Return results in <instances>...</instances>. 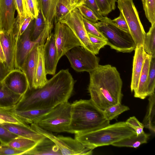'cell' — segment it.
Instances as JSON below:
<instances>
[{"label":"cell","mask_w":155,"mask_h":155,"mask_svg":"<svg viewBox=\"0 0 155 155\" xmlns=\"http://www.w3.org/2000/svg\"><path fill=\"white\" fill-rule=\"evenodd\" d=\"M75 81L68 69H62L42 87L28 90L15 109L18 110L53 108L68 101Z\"/></svg>","instance_id":"obj_1"},{"label":"cell","mask_w":155,"mask_h":155,"mask_svg":"<svg viewBox=\"0 0 155 155\" xmlns=\"http://www.w3.org/2000/svg\"><path fill=\"white\" fill-rule=\"evenodd\" d=\"M89 73L88 91L91 99L100 110L121 103L123 82L117 68L110 64L99 65Z\"/></svg>","instance_id":"obj_2"},{"label":"cell","mask_w":155,"mask_h":155,"mask_svg":"<svg viewBox=\"0 0 155 155\" xmlns=\"http://www.w3.org/2000/svg\"><path fill=\"white\" fill-rule=\"evenodd\" d=\"M110 122L103 111L91 99H81L71 104V121L67 132L75 134L86 132L107 125Z\"/></svg>","instance_id":"obj_3"},{"label":"cell","mask_w":155,"mask_h":155,"mask_svg":"<svg viewBox=\"0 0 155 155\" xmlns=\"http://www.w3.org/2000/svg\"><path fill=\"white\" fill-rule=\"evenodd\" d=\"M136 134L125 122L120 121L90 131L75 134V138L84 147L93 150L98 147L112 145Z\"/></svg>","instance_id":"obj_4"},{"label":"cell","mask_w":155,"mask_h":155,"mask_svg":"<svg viewBox=\"0 0 155 155\" xmlns=\"http://www.w3.org/2000/svg\"><path fill=\"white\" fill-rule=\"evenodd\" d=\"M99 21L94 24L106 39L107 45L123 53H129L134 50L136 45L129 32L119 28L106 16H103Z\"/></svg>","instance_id":"obj_5"},{"label":"cell","mask_w":155,"mask_h":155,"mask_svg":"<svg viewBox=\"0 0 155 155\" xmlns=\"http://www.w3.org/2000/svg\"><path fill=\"white\" fill-rule=\"evenodd\" d=\"M71 104L68 101L53 107L36 123L43 129L51 132H67L71 119Z\"/></svg>","instance_id":"obj_6"},{"label":"cell","mask_w":155,"mask_h":155,"mask_svg":"<svg viewBox=\"0 0 155 155\" xmlns=\"http://www.w3.org/2000/svg\"><path fill=\"white\" fill-rule=\"evenodd\" d=\"M22 21L21 18L17 16L12 29L9 32L0 30V40L5 58L3 64L8 73L16 68V56L17 43L20 35Z\"/></svg>","instance_id":"obj_7"},{"label":"cell","mask_w":155,"mask_h":155,"mask_svg":"<svg viewBox=\"0 0 155 155\" xmlns=\"http://www.w3.org/2000/svg\"><path fill=\"white\" fill-rule=\"evenodd\" d=\"M117 7L127 25L136 46L143 45L146 33L133 0H117Z\"/></svg>","instance_id":"obj_8"},{"label":"cell","mask_w":155,"mask_h":155,"mask_svg":"<svg viewBox=\"0 0 155 155\" xmlns=\"http://www.w3.org/2000/svg\"><path fill=\"white\" fill-rule=\"evenodd\" d=\"M31 127L34 130L51 140L59 148L62 155H90L93 150L84 147L75 138L63 136H56L52 132L45 130L35 124Z\"/></svg>","instance_id":"obj_9"},{"label":"cell","mask_w":155,"mask_h":155,"mask_svg":"<svg viewBox=\"0 0 155 155\" xmlns=\"http://www.w3.org/2000/svg\"><path fill=\"white\" fill-rule=\"evenodd\" d=\"M65 55L71 67L77 72H89L99 65V58L82 46L74 47L67 52Z\"/></svg>","instance_id":"obj_10"},{"label":"cell","mask_w":155,"mask_h":155,"mask_svg":"<svg viewBox=\"0 0 155 155\" xmlns=\"http://www.w3.org/2000/svg\"><path fill=\"white\" fill-rule=\"evenodd\" d=\"M83 17L76 7L60 19L59 21L67 25L81 43L82 47L94 54L99 51L91 42L84 27Z\"/></svg>","instance_id":"obj_11"},{"label":"cell","mask_w":155,"mask_h":155,"mask_svg":"<svg viewBox=\"0 0 155 155\" xmlns=\"http://www.w3.org/2000/svg\"><path fill=\"white\" fill-rule=\"evenodd\" d=\"M54 34L58 58H60L74 47L82 46L79 40L66 24L55 22Z\"/></svg>","instance_id":"obj_12"},{"label":"cell","mask_w":155,"mask_h":155,"mask_svg":"<svg viewBox=\"0 0 155 155\" xmlns=\"http://www.w3.org/2000/svg\"><path fill=\"white\" fill-rule=\"evenodd\" d=\"M35 19H33L28 27L21 35L18 40L16 49V68L22 70L26 59L34 46L37 44L45 42L48 36L42 33L40 38L36 41H32L31 36Z\"/></svg>","instance_id":"obj_13"},{"label":"cell","mask_w":155,"mask_h":155,"mask_svg":"<svg viewBox=\"0 0 155 155\" xmlns=\"http://www.w3.org/2000/svg\"><path fill=\"white\" fill-rule=\"evenodd\" d=\"M16 94L24 96L29 88L26 76L21 70L16 68L8 72L0 82Z\"/></svg>","instance_id":"obj_14"},{"label":"cell","mask_w":155,"mask_h":155,"mask_svg":"<svg viewBox=\"0 0 155 155\" xmlns=\"http://www.w3.org/2000/svg\"><path fill=\"white\" fill-rule=\"evenodd\" d=\"M43 53L46 73L54 75L59 60L54 33L51 32L46 39L43 45Z\"/></svg>","instance_id":"obj_15"},{"label":"cell","mask_w":155,"mask_h":155,"mask_svg":"<svg viewBox=\"0 0 155 155\" xmlns=\"http://www.w3.org/2000/svg\"><path fill=\"white\" fill-rule=\"evenodd\" d=\"M14 0H0V30L11 31L15 21Z\"/></svg>","instance_id":"obj_16"},{"label":"cell","mask_w":155,"mask_h":155,"mask_svg":"<svg viewBox=\"0 0 155 155\" xmlns=\"http://www.w3.org/2000/svg\"><path fill=\"white\" fill-rule=\"evenodd\" d=\"M134 51L130 86L131 92H134L137 88L144 60L147 54L143 45L136 46Z\"/></svg>","instance_id":"obj_17"},{"label":"cell","mask_w":155,"mask_h":155,"mask_svg":"<svg viewBox=\"0 0 155 155\" xmlns=\"http://www.w3.org/2000/svg\"><path fill=\"white\" fill-rule=\"evenodd\" d=\"M0 124L11 132L18 136L32 140L37 143L45 137L29 125L25 126L16 124L8 123Z\"/></svg>","instance_id":"obj_18"},{"label":"cell","mask_w":155,"mask_h":155,"mask_svg":"<svg viewBox=\"0 0 155 155\" xmlns=\"http://www.w3.org/2000/svg\"><path fill=\"white\" fill-rule=\"evenodd\" d=\"M36 44L28 55L22 70L25 73L29 86V89H32L38 59V43Z\"/></svg>","instance_id":"obj_19"},{"label":"cell","mask_w":155,"mask_h":155,"mask_svg":"<svg viewBox=\"0 0 155 155\" xmlns=\"http://www.w3.org/2000/svg\"><path fill=\"white\" fill-rule=\"evenodd\" d=\"M23 155H61L58 146L50 139L45 137L38 142L35 146Z\"/></svg>","instance_id":"obj_20"},{"label":"cell","mask_w":155,"mask_h":155,"mask_svg":"<svg viewBox=\"0 0 155 155\" xmlns=\"http://www.w3.org/2000/svg\"><path fill=\"white\" fill-rule=\"evenodd\" d=\"M45 42L38 43V61L32 89H37L42 87L48 81L44 57L43 45Z\"/></svg>","instance_id":"obj_21"},{"label":"cell","mask_w":155,"mask_h":155,"mask_svg":"<svg viewBox=\"0 0 155 155\" xmlns=\"http://www.w3.org/2000/svg\"><path fill=\"white\" fill-rule=\"evenodd\" d=\"M151 58V56L147 54L144 60L137 88L134 92V96L136 98L144 99L148 97L147 89V82Z\"/></svg>","instance_id":"obj_22"},{"label":"cell","mask_w":155,"mask_h":155,"mask_svg":"<svg viewBox=\"0 0 155 155\" xmlns=\"http://www.w3.org/2000/svg\"><path fill=\"white\" fill-rule=\"evenodd\" d=\"M52 108L43 109H30L18 110L15 108L13 114L25 123H36L44 115L50 111Z\"/></svg>","instance_id":"obj_23"},{"label":"cell","mask_w":155,"mask_h":155,"mask_svg":"<svg viewBox=\"0 0 155 155\" xmlns=\"http://www.w3.org/2000/svg\"><path fill=\"white\" fill-rule=\"evenodd\" d=\"M23 96L13 93L0 83V107H15Z\"/></svg>","instance_id":"obj_24"},{"label":"cell","mask_w":155,"mask_h":155,"mask_svg":"<svg viewBox=\"0 0 155 155\" xmlns=\"http://www.w3.org/2000/svg\"><path fill=\"white\" fill-rule=\"evenodd\" d=\"M45 21L49 25L53 24L55 16L57 0H37Z\"/></svg>","instance_id":"obj_25"},{"label":"cell","mask_w":155,"mask_h":155,"mask_svg":"<svg viewBox=\"0 0 155 155\" xmlns=\"http://www.w3.org/2000/svg\"><path fill=\"white\" fill-rule=\"evenodd\" d=\"M150 134L144 131L140 134H135L113 143L112 145L117 147H127L137 148L143 144L147 143Z\"/></svg>","instance_id":"obj_26"},{"label":"cell","mask_w":155,"mask_h":155,"mask_svg":"<svg viewBox=\"0 0 155 155\" xmlns=\"http://www.w3.org/2000/svg\"><path fill=\"white\" fill-rule=\"evenodd\" d=\"M148 104L146 114L142 123L144 128L149 129L154 134L155 133V94L149 96Z\"/></svg>","instance_id":"obj_27"},{"label":"cell","mask_w":155,"mask_h":155,"mask_svg":"<svg viewBox=\"0 0 155 155\" xmlns=\"http://www.w3.org/2000/svg\"><path fill=\"white\" fill-rule=\"evenodd\" d=\"M15 108L0 107V124L13 123L25 126H29L13 114L12 110Z\"/></svg>","instance_id":"obj_28"},{"label":"cell","mask_w":155,"mask_h":155,"mask_svg":"<svg viewBox=\"0 0 155 155\" xmlns=\"http://www.w3.org/2000/svg\"><path fill=\"white\" fill-rule=\"evenodd\" d=\"M37 143L32 140L18 136L12 140L7 144L14 149L23 151L24 153L34 147Z\"/></svg>","instance_id":"obj_29"},{"label":"cell","mask_w":155,"mask_h":155,"mask_svg":"<svg viewBox=\"0 0 155 155\" xmlns=\"http://www.w3.org/2000/svg\"><path fill=\"white\" fill-rule=\"evenodd\" d=\"M145 51L155 58V24L151 25L148 31L146 33L143 45Z\"/></svg>","instance_id":"obj_30"},{"label":"cell","mask_w":155,"mask_h":155,"mask_svg":"<svg viewBox=\"0 0 155 155\" xmlns=\"http://www.w3.org/2000/svg\"><path fill=\"white\" fill-rule=\"evenodd\" d=\"M75 8L72 0H57L55 21H59Z\"/></svg>","instance_id":"obj_31"},{"label":"cell","mask_w":155,"mask_h":155,"mask_svg":"<svg viewBox=\"0 0 155 155\" xmlns=\"http://www.w3.org/2000/svg\"><path fill=\"white\" fill-rule=\"evenodd\" d=\"M48 25L45 21L40 10L36 18L31 33V38L32 41H36L40 38V35L45 28Z\"/></svg>","instance_id":"obj_32"},{"label":"cell","mask_w":155,"mask_h":155,"mask_svg":"<svg viewBox=\"0 0 155 155\" xmlns=\"http://www.w3.org/2000/svg\"><path fill=\"white\" fill-rule=\"evenodd\" d=\"M129 109L128 106L119 103L107 107L103 111L105 118L110 121L116 119L120 114Z\"/></svg>","instance_id":"obj_33"},{"label":"cell","mask_w":155,"mask_h":155,"mask_svg":"<svg viewBox=\"0 0 155 155\" xmlns=\"http://www.w3.org/2000/svg\"><path fill=\"white\" fill-rule=\"evenodd\" d=\"M155 58H151L147 82V89L148 97L155 93Z\"/></svg>","instance_id":"obj_34"},{"label":"cell","mask_w":155,"mask_h":155,"mask_svg":"<svg viewBox=\"0 0 155 155\" xmlns=\"http://www.w3.org/2000/svg\"><path fill=\"white\" fill-rule=\"evenodd\" d=\"M26 17L35 19L38 16L40 7L37 0H23Z\"/></svg>","instance_id":"obj_35"},{"label":"cell","mask_w":155,"mask_h":155,"mask_svg":"<svg viewBox=\"0 0 155 155\" xmlns=\"http://www.w3.org/2000/svg\"><path fill=\"white\" fill-rule=\"evenodd\" d=\"M145 15L151 25L155 24V0H141Z\"/></svg>","instance_id":"obj_36"},{"label":"cell","mask_w":155,"mask_h":155,"mask_svg":"<svg viewBox=\"0 0 155 155\" xmlns=\"http://www.w3.org/2000/svg\"><path fill=\"white\" fill-rule=\"evenodd\" d=\"M103 16H106L116 8L117 0H95Z\"/></svg>","instance_id":"obj_37"},{"label":"cell","mask_w":155,"mask_h":155,"mask_svg":"<svg viewBox=\"0 0 155 155\" xmlns=\"http://www.w3.org/2000/svg\"><path fill=\"white\" fill-rule=\"evenodd\" d=\"M83 19L85 28L87 33H90L107 41L106 38L96 26L94 22L89 21L84 17Z\"/></svg>","instance_id":"obj_38"},{"label":"cell","mask_w":155,"mask_h":155,"mask_svg":"<svg viewBox=\"0 0 155 155\" xmlns=\"http://www.w3.org/2000/svg\"><path fill=\"white\" fill-rule=\"evenodd\" d=\"M127 125L133 129L136 132L137 135H138L143 131L144 126L134 116L130 117L125 122Z\"/></svg>","instance_id":"obj_39"},{"label":"cell","mask_w":155,"mask_h":155,"mask_svg":"<svg viewBox=\"0 0 155 155\" xmlns=\"http://www.w3.org/2000/svg\"><path fill=\"white\" fill-rule=\"evenodd\" d=\"M83 17L91 22L95 23L99 21L98 18L93 12L84 5L77 7Z\"/></svg>","instance_id":"obj_40"},{"label":"cell","mask_w":155,"mask_h":155,"mask_svg":"<svg viewBox=\"0 0 155 155\" xmlns=\"http://www.w3.org/2000/svg\"><path fill=\"white\" fill-rule=\"evenodd\" d=\"M18 137L7 130L0 124V143L1 144H7L10 141Z\"/></svg>","instance_id":"obj_41"},{"label":"cell","mask_w":155,"mask_h":155,"mask_svg":"<svg viewBox=\"0 0 155 155\" xmlns=\"http://www.w3.org/2000/svg\"><path fill=\"white\" fill-rule=\"evenodd\" d=\"M23 151L16 149L7 144H0V155H23Z\"/></svg>","instance_id":"obj_42"},{"label":"cell","mask_w":155,"mask_h":155,"mask_svg":"<svg viewBox=\"0 0 155 155\" xmlns=\"http://www.w3.org/2000/svg\"><path fill=\"white\" fill-rule=\"evenodd\" d=\"M87 34L91 42L99 51L107 45L106 40L90 33Z\"/></svg>","instance_id":"obj_43"},{"label":"cell","mask_w":155,"mask_h":155,"mask_svg":"<svg viewBox=\"0 0 155 155\" xmlns=\"http://www.w3.org/2000/svg\"><path fill=\"white\" fill-rule=\"evenodd\" d=\"M84 5L93 12L99 21L103 16L95 0H86Z\"/></svg>","instance_id":"obj_44"},{"label":"cell","mask_w":155,"mask_h":155,"mask_svg":"<svg viewBox=\"0 0 155 155\" xmlns=\"http://www.w3.org/2000/svg\"><path fill=\"white\" fill-rule=\"evenodd\" d=\"M112 21L119 28L125 31L129 32L127 23L123 15L121 13H120L118 17L112 20Z\"/></svg>","instance_id":"obj_45"},{"label":"cell","mask_w":155,"mask_h":155,"mask_svg":"<svg viewBox=\"0 0 155 155\" xmlns=\"http://www.w3.org/2000/svg\"><path fill=\"white\" fill-rule=\"evenodd\" d=\"M16 10L22 20L26 18L23 0H14Z\"/></svg>","instance_id":"obj_46"},{"label":"cell","mask_w":155,"mask_h":155,"mask_svg":"<svg viewBox=\"0 0 155 155\" xmlns=\"http://www.w3.org/2000/svg\"><path fill=\"white\" fill-rule=\"evenodd\" d=\"M33 19V18L29 16L26 17L25 19L21 25L20 30V35L25 31Z\"/></svg>","instance_id":"obj_47"},{"label":"cell","mask_w":155,"mask_h":155,"mask_svg":"<svg viewBox=\"0 0 155 155\" xmlns=\"http://www.w3.org/2000/svg\"><path fill=\"white\" fill-rule=\"evenodd\" d=\"M7 73L3 64L0 62V82Z\"/></svg>","instance_id":"obj_48"},{"label":"cell","mask_w":155,"mask_h":155,"mask_svg":"<svg viewBox=\"0 0 155 155\" xmlns=\"http://www.w3.org/2000/svg\"><path fill=\"white\" fill-rule=\"evenodd\" d=\"M5 60L4 54L0 40V62L3 64L5 63Z\"/></svg>","instance_id":"obj_49"},{"label":"cell","mask_w":155,"mask_h":155,"mask_svg":"<svg viewBox=\"0 0 155 155\" xmlns=\"http://www.w3.org/2000/svg\"><path fill=\"white\" fill-rule=\"evenodd\" d=\"M86 0H78L77 7L80 5H84Z\"/></svg>","instance_id":"obj_50"},{"label":"cell","mask_w":155,"mask_h":155,"mask_svg":"<svg viewBox=\"0 0 155 155\" xmlns=\"http://www.w3.org/2000/svg\"><path fill=\"white\" fill-rule=\"evenodd\" d=\"M72 1L75 7L76 8L78 0H72Z\"/></svg>","instance_id":"obj_51"}]
</instances>
